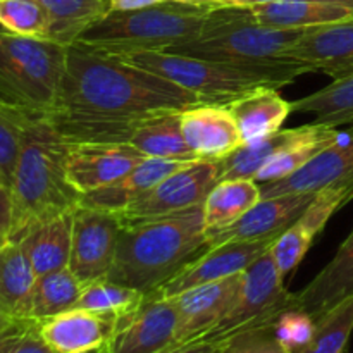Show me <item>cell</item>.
Listing matches in <instances>:
<instances>
[{
  "label": "cell",
  "instance_id": "1",
  "mask_svg": "<svg viewBox=\"0 0 353 353\" xmlns=\"http://www.w3.org/2000/svg\"><path fill=\"white\" fill-rule=\"evenodd\" d=\"M203 103L176 83L114 55L69 45L48 119L71 143H128L145 121Z\"/></svg>",
  "mask_w": 353,
  "mask_h": 353
},
{
  "label": "cell",
  "instance_id": "2",
  "mask_svg": "<svg viewBox=\"0 0 353 353\" xmlns=\"http://www.w3.org/2000/svg\"><path fill=\"white\" fill-rule=\"evenodd\" d=\"M68 147L69 141L48 117L28 121L10 183L12 226L7 240L19 241L34 224L79 207L81 195L65 171Z\"/></svg>",
  "mask_w": 353,
  "mask_h": 353
},
{
  "label": "cell",
  "instance_id": "3",
  "mask_svg": "<svg viewBox=\"0 0 353 353\" xmlns=\"http://www.w3.org/2000/svg\"><path fill=\"white\" fill-rule=\"evenodd\" d=\"M207 250L203 207L168 217L121 224L114 264L107 279L150 295Z\"/></svg>",
  "mask_w": 353,
  "mask_h": 353
},
{
  "label": "cell",
  "instance_id": "4",
  "mask_svg": "<svg viewBox=\"0 0 353 353\" xmlns=\"http://www.w3.org/2000/svg\"><path fill=\"white\" fill-rule=\"evenodd\" d=\"M214 7L164 2L134 10H109L72 45L105 55L159 52L195 40Z\"/></svg>",
  "mask_w": 353,
  "mask_h": 353
},
{
  "label": "cell",
  "instance_id": "5",
  "mask_svg": "<svg viewBox=\"0 0 353 353\" xmlns=\"http://www.w3.org/2000/svg\"><path fill=\"white\" fill-rule=\"evenodd\" d=\"M305 33L259 24L248 7H216L195 40L164 52L250 69H285L302 65L286 61V54Z\"/></svg>",
  "mask_w": 353,
  "mask_h": 353
},
{
  "label": "cell",
  "instance_id": "6",
  "mask_svg": "<svg viewBox=\"0 0 353 353\" xmlns=\"http://www.w3.org/2000/svg\"><path fill=\"white\" fill-rule=\"evenodd\" d=\"M123 62L176 83L195 93L203 103H230L257 88H281L305 74L303 65L285 69H250L228 62L207 61L174 52H137L114 55Z\"/></svg>",
  "mask_w": 353,
  "mask_h": 353
},
{
  "label": "cell",
  "instance_id": "7",
  "mask_svg": "<svg viewBox=\"0 0 353 353\" xmlns=\"http://www.w3.org/2000/svg\"><path fill=\"white\" fill-rule=\"evenodd\" d=\"M68 47L0 26V105L50 117L59 102Z\"/></svg>",
  "mask_w": 353,
  "mask_h": 353
},
{
  "label": "cell",
  "instance_id": "8",
  "mask_svg": "<svg viewBox=\"0 0 353 353\" xmlns=\"http://www.w3.org/2000/svg\"><path fill=\"white\" fill-rule=\"evenodd\" d=\"M271 248L245 269L231 309L202 338L228 340L241 331L272 326L285 310L292 309L293 293L285 288Z\"/></svg>",
  "mask_w": 353,
  "mask_h": 353
},
{
  "label": "cell",
  "instance_id": "9",
  "mask_svg": "<svg viewBox=\"0 0 353 353\" xmlns=\"http://www.w3.org/2000/svg\"><path fill=\"white\" fill-rule=\"evenodd\" d=\"M221 176L223 162L200 159L162 179L131 205L117 212V217L121 224H133L185 212L205 202L210 190L221 181Z\"/></svg>",
  "mask_w": 353,
  "mask_h": 353
},
{
  "label": "cell",
  "instance_id": "10",
  "mask_svg": "<svg viewBox=\"0 0 353 353\" xmlns=\"http://www.w3.org/2000/svg\"><path fill=\"white\" fill-rule=\"evenodd\" d=\"M119 233L117 214L83 205L74 210L69 269L83 285L107 278L116 259Z\"/></svg>",
  "mask_w": 353,
  "mask_h": 353
},
{
  "label": "cell",
  "instance_id": "11",
  "mask_svg": "<svg viewBox=\"0 0 353 353\" xmlns=\"http://www.w3.org/2000/svg\"><path fill=\"white\" fill-rule=\"evenodd\" d=\"M178 324L174 300L147 295L140 309L117 321L103 353H161L174 347Z\"/></svg>",
  "mask_w": 353,
  "mask_h": 353
},
{
  "label": "cell",
  "instance_id": "12",
  "mask_svg": "<svg viewBox=\"0 0 353 353\" xmlns=\"http://www.w3.org/2000/svg\"><path fill=\"white\" fill-rule=\"evenodd\" d=\"M274 241L276 238L230 241V243H223L219 247L207 248L203 255H200L195 261H190L185 268L179 269L169 281H165L161 288H157L150 295L172 299V296L199 285L240 274L245 269L250 268L259 257H262L274 245Z\"/></svg>",
  "mask_w": 353,
  "mask_h": 353
},
{
  "label": "cell",
  "instance_id": "13",
  "mask_svg": "<svg viewBox=\"0 0 353 353\" xmlns=\"http://www.w3.org/2000/svg\"><path fill=\"white\" fill-rule=\"evenodd\" d=\"M145 155L124 143H71L65 157V171L72 188L88 195L123 179Z\"/></svg>",
  "mask_w": 353,
  "mask_h": 353
},
{
  "label": "cell",
  "instance_id": "14",
  "mask_svg": "<svg viewBox=\"0 0 353 353\" xmlns=\"http://www.w3.org/2000/svg\"><path fill=\"white\" fill-rule=\"evenodd\" d=\"M316 193H288V195L261 199L236 223L221 230L207 231V248L230 241H252L278 238L302 217Z\"/></svg>",
  "mask_w": 353,
  "mask_h": 353
},
{
  "label": "cell",
  "instance_id": "15",
  "mask_svg": "<svg viewBox=\"0 0 353 353\" xmlns=\"http://www.w3.org/2000/svg\"><path fill=\"white\" fill-rule=\"evenodd\" d=\"M286 61L302 64L309 72L333 79L353 74V17L340 23L309 28L286 54Z\"/></svg>",
  "mask_w": 353,
  "mask_h": 353
},
{
  "label": "cell",
  "instance_id": "16",
  "mask_svg": "<svg viewBox=\"0 0 353 353\" xmlns=\"http://www.w3.org/2000/svg\"><path fill=\"white\" fill-rule=\"evenodd\" d=\"M241 274L205 283L172 296L179 314L174 347L202 338L231 309L241 285Z\"/></svg>",
  "mask_w": 353,
  "mask_h": 353
},
{
  "label": "cell",
  "instance_id": "17",
  "mask_svg": "<svg viewBox=\"0 0 353 353\" xmlns=\"http://www.w3.org/2000/svg\"><path fill=\"white\" fill-rule=\"evenodd\" d=\"M181 131L196 159L223 161L243 145L226 103H199L181 112Z\"/></svg>",
  "mask_w": 353,
  "mask_h": 353
},
{
  "label": "cell",
  "instance_id": "18",
  "mask_svg": "<svg viewBox=\"0 0 353 353\" xmlns=\"http://www.w3.org/2000/svg\"><path fill=\"white\" fill-rule=\"evenodd\" d=\"M353 178V126L331 147L317 152L305 165L279 181L259 183L262 199L288 193H316L341 179Z\"/></svg>",
  "mask_w": 353,
  "mask_h": 353
},
{
  "label": "cell",
  "instance_id": "19",
  "mask_svg": "<svg viewBox=\"0 0 353 353\" xmlns=\"http://www.w3.org/2000/svg\"><path fill=\"white\" fill-rule=\"evenodd\" d=\"M116 324L114 317L85 309H69L40 321L38 331L55 353H103Z\"/></svg>",
  "mask_w": 353,
  "mask_h": 353
},
{
  "label": "cell",
  "instance_id": "20",
  "mask_svg": "<svg viewBox=\"0 0 353 353\" xmlns=\"http://www.w3.org/2000/svg\"><path fill=\"white\" fill-rule=\"evenodd\" d=\"M353 295V230L340 245L330 264L299 293H293L292 309L303 310L314 321Z\"/></svg>",
  "mask_w": 353,
  "mask_h": 353
},
{
  "label": "cell",
  "instance_id": "21",
  "mask_svg": "<svg viewBox=\"0 0 353 353\" xmlns=\"http://www.w3.org/2000/svg\"><path fill=\"white\" fill-rule=\"evenodd\" d=\"M259 24L283 30H309L353 17V0H279L248 7Z\"/></svg>",
  "mask_w": 353,
  "mask_h": 353
},
{
  "label": "cell",
  "instance_id": "22",
  "mask_svg": "<svg viewBox=\"0 0 353 353\" xmlns=\"http://www.w3.org/2000/svg\"><path fill=\"white\" fill-rule=\"evenodd\" d=\"M200 161V159H199ZM195 161H174V159H154L147 157L137 165L131 172H128L123 179L105 188L95 190L88 195H81L79 205L90 209L105 210V212H121L128 205L140 199L141 195L154 188L157 183L171 176L172 172L186 168Z\"/></svg>",
  "mask_w": 353,
  "mask_h": 353
},
{
  "label": "cell",
  "instance_id": "23",
  "mask_svg": "<svg viewBox=\"0 0 353 353\" xmlns=\"http://www.w3.org/2000/svg\"><path fill=\"white\" fill-rule=\"evenodd\" d=\"M279 88H257L226 103L240 130L243 145L255 143L281 130V124L293 112L292 102L283 99Z\"/></svg>",
  "mask_w": 353,
  "mask_h": 353
},
{
  "label": "cell",
  "instance_id": "24",
  "mask_svg": "<svg viewBox=\"0 0 353 353\" xmlns=\"http://www.w3.org/2000/svg\"><path fill=\"white\" fill-rule=\"evenodd\" d=\"M72 216H74V210L34 224L19 240L37 276L69 268Z\"/></svg>",
  "mask_w": 353,
  "mask_h": 353
},
{
  "label": "cell",
  "instance_id": "25",
  "mask_svg": "<svg viewBox=\"0 0 353 353\" xmlns=\"http://www.w3.org/2000/svg\"><path fill=\"white\" fill-rule=\"evenodd\" d=\"M37 272L21 241L0 247V310L12 319H30Z\"/></svg>",
  "mask_w": 353,
  "mask_h": 353
},
{
  "label": "cell",
  "instance_id": "26",
  "mask_svg": "<svg viewBox=\"0 0 353 353\" xmlns=\"http://www.w3.org/2000/svg\"><path fill=\"white\" fill-rule=\"evenodd\" d=\"M324 124L310 123L305 126L279 130L262 140L250 145H241L238 150L223 159V176L221 179H254L259 169L279 152L296 143L317 137L324 130Z\"/></svg>",
  "mask_w": 353,
  "mask_h": 353
},
{
  "label": "cell",
  "instance_id": "27",
  "mask_svg": "<svg viewBox=\"0 0 353 353\" xmlns=\"http://www.w3.org/2000/svg\"><path fill=\"white\" fill-rule=\"evenodd\" d=\"M145 157L199 161L186 145L181 131V112H169L141 123L131 133L128 143Z\"/></svg>",
  "mask_w": 353,
  "mask_h": 353
},
{
  "label": "cell",
  "instance_id": "28",
  "mask_svg": "<svg viewBox=\"0 0 353 353\" xmlns=\"http://www.w3.org/2000/svg\"><path fill=\"white\" fill-rule=\"evenodd\" d=\"M261 199V185L255 179H221L202 203L205 231L236 223Z\"/></svg>",
  "mask_w": 353,
  "mask_h": 353
},
{
  "label": "cell",
  "instance_id": "29",
  "mask_svg": "<svg viewBox=\"0 0 353 353\" xmlns=\"http://www.w3.org/2000/svg\"><path fill=\"white\" fill-rule=\"evenodd\" d=\"M293 112L312 114L314 123L338 128L353 123V74L292 102Z\"/></svg>",
  "mask_w": 353,
  "mask_h": 353
},
{
  "label": "cell",
  "instance_id": "30",
  "mask_svg": "<svg viewBox=\"0 0 353 353\" xmlns=\"http://www.w3.org/2000/svg\"><path fill=\"white\" fill-rule=\"evenodd\" d=\"M85 285L71 272V269H59L48 274L38 276L31 296L30 319L40 321L74 309Z\"/></svg>",
  "mask_w": 353,
  "mask_h": 353
},
{
  "label": "cell",
  "instance_id": "31",
  "mask_svg": "<svg viewBox=\"0 0 353 353\" xmlns=\"http://www.w3.org/2000/svg\"><path fill=\"white\" fill-rule=\"evenodd\" d=\"M145 300L147 295L140 290L119 285L105 278L86 285L74 309H85L119 321L140 309Z\"/></svg>",
  "mask_w": 353,
  "mask_h": 353
},
{
  "label": "cell",
  "instance_id": "32",
  "mask_svg": "<svg viewBox=\"0 0 353 353\" xmlns=\"http://www.w3.org/2000/svg\"><path fill=\"white\" fill-rule=\"evenodd\" d=\"M340 138L341 133L336 128L326 126L317 137L309 138V140L302 141V143L293 145V147L286 148V150L279 152L274 157L269 159V161L259 169L254 179L257 183H271L288 178L293 172L299 171L302 165H305L317 152L331 147V145L336 143Z\"/></svg>",
  "mask_w": 353,
  "mask_h": 353
},
{
  "label": "cell",
  "instance_id": "33",
  "mask_svg": "<svg viewBox=\"0 0 353 353\" xmlns=\"http://www.w3.org/2000/svg\"><path fill=\"white\" fill-rule=\"evenodd\" d=\"M353 333V295L316 321L312 340L296 353H343Z\"/></svg>",
  "mask_w": 353,
  "mask_h": 353
},
{
  "label": "cell",
  "instance_id": "34",
  "mask_svg": "<svg viewBox=\"0 0 353 353\" xmlns=\"http://www.w3.org/2000/svg\"><path fill=\"white\" fill-rule=\"evenodd\" d=\"M0 26L19 37L48 40L50 17L38 0H0Z\"/></svg>",
  "mask_w": 353,
  "mask_h": 353
},
{
  "label": "cell",
  "instance_id": "35",
  "mask_svg": "<svg viewBox=\"0 0 353 353\" xmlns=\"http://www.w3.org/2000/svg\"><path fill=\"white\" fill-rule=\"evenodd\" d=\"M30 119L31 116L28 114L0 105V179L9 188L19 157L23 131Z\"/></svg>",
  "mask_w": 353,
  "mask_h": 353
},
{
  "label": "cell",
  "instance_id": "36",
  "mask_svg": "<svg viewBox=\"0 0 353 353\" xmlns=\"http://www.w3.org/2000/svg\"><path fill=\"white\" fill-rule=\"evenodd\" d=\"M314 238L316 234L310 233L299 221L276 238L271 250L283 278L292 274L299 268V264L305 259L307 252L312 247Z\"/></svg>",
  "mask_w": 353,
  "mask_h": 353
},
{
  "label": "cell",
  "instance_id": "37",
  "mask_svg": "<svg viewBox=\"0 0 353 353\" xmlns=\"http://www.w3.org/2000/svg\"><path fill=\"white\" fill-rule=\"evenodd\" d=\"M316 321L299 309H288L276 319L274 334L290 353H296L312 340Z\"/></svg>",
  "mask_w": 353,
  "mask_h": 353
},
{
  "label": "cell",
  "instance_id": "38",
  "mask_svg": "<svg viewBox=\"0 0 353 353\" xmlns=\"http://www.w3.org/2000/svg\"><path fill=\"white\" fill-rule=\"evenodd\" d=\"M0 353H55L33 319H14L0 336Z\"/></svg>",
  "mask_w": 353,
  "mask_h": 353
},
{
  "label": "cell",
  "instance_id": "39",
  "mask_svg": "<svg viewBox=\"0 0 353 353\" xmlns=\"http://www.w3.org/2000/svg\"><path fill=\"white\" fill-rule=\"evenodd\" d=\"M219 353H290L279 343L272 326L255 327V330L241 331L234 336L228 338Z\"/></svg>",
  "mask_w": 353,
  "mask_h": 353
},
{
  "label": "cell",
  "instance_id": "40",
  "mask_svg": "<svg viewBox=\"0 0 353 353\" xmlns=\"http://www.w3.org/2000/svg\"><path fill=\"white\" fill-rule=\"evenodd\" d=\"M226 340H209V338H199L190 343L178 345V347L168 348L161 353H219Z\"/></svg>",
  "mask_w": 353,
  "mask_h": 353
},
{
  "label": "cell",
  "instance_id": "41",
  "mask_svg": "<svg viewBox=\"0 0 353 353\" xmlns=\"http://www.w3.org/2000/svg\"><path fill=\"white\" fill-rule=\"evenodd\" d=\"M12 226V195L9 185L0 179V238L7 240Z\"/></svg>",
  "mask_w": 353,
  "mask_h": 353
},
{
  "label": "cell",
  "instance_id": "42",
  "mask_svg": "<svg viewBox=\"0 0 353 353\" xmlns=\"http://www.w3.org/2000/svg\"><path fill=\"white\" fill-rule=\"evenodd\" d=\"M110 10H134L143 9V7L157 6L164 2H185L190 3V0H109Z\"/></svg>",
  "mask_w": 353,
  "mask_h": 353
},
{
  "label": "cell",
  "instance_id": "43",
  "mask_svg": "<svg viewBox=\"0 0 353 353\" xmlns=\"http://www.w3.org/2000/svg\"><path fill=\"white\" fill-rule=\"evenodd\" d=\"M190 3L209 7H247V0H190Z\"/></svg>",
  "mask_w": 353,
  "mask_h": 353
},
{
  "label": "cell",
  "instance_id": "44",
  "mask_svg": "<svg viewBox=\"0 0 353 353\" xmlns=\"http://www.w3.org/2000/svg\"><path fill=\"white\" fill-rule=\"evenodd\" d=\"M12 317H9V316H6V314L2 312V310H0V336H2L3 334V331L7 330V327L10 326V323H12Z\"/></svg>",
  "mask_w": 353,
  "mask_h": 353
},
{
  "label": "cell",
  "instance_id": "45",
  "mask_svg": "<svg viewBox=\"0 0 353 353\" xmlns=\"http://www.w3.org/2000/svg\"><path fill=\"white\" fill-rule=\"evenodd\" d=\"M3 243H6V240H3V238H0V247H2Z\"/></svg>",
  "mask_w": 353,
  "mask_h": 353
}]
</instances>
